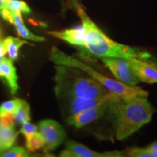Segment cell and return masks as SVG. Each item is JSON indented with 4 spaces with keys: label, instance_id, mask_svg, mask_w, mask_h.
Masks as SVG:
<instances>
[{
    "label": "cell",
    "instance_id": "cell-1",
    "mask_svg": "<svg viewBox=\"0 0 157 157\" xmlns=\"http://www.w3.org/2000/svg\"><path fill=\"white\" fill-rule=\"evenodd\" d=\"M155 110L147 97L115 98L107 113L110 117L116 139L122 140L131 136L151 120Z\"/></svg>",
    "mask_w": 157,
    "mask_h": 157
},
{
    "label": "cell",
    "instance_id": "cell-2",
    "mask_svg": "<svg viewBox=\"0 0 157 157\" xmlns=\"http://www.w3.org/2000/svg\"><path fill=\"white\" fill-rule=\"evenodd\" d=\"M77 11L84 30L83 50L89 53L100 58H121L127 60L136 58L157 61L156 58L146 50L113 40L90 18L81 7L78 6Z\"/></svg>",
    "mask_w": 157,
    "mask_h": 157
},
{
    "label": "cell",
    "instance_id": "cell-3",
    "mask_svg": "<svg viewBox=\"0 0 157 157\" xmlns=\"http://www.w3.org/2000/svg\"><path fill=\"white\" fill-rule=\"evenodd\" d=\"M56 70L55 90L58 98L66 96L99 98L105 97L111 93L77 68L56 65Z\"/></svg>",
    "mask_w": 157,
    "mask_h": 157
},
{
    "label": "cell",
    "instance_id": "cell-4",
    "mask_svg": "<svg viewBox=\"0 0 157 157\" xmlns=\"http://www.w3.org/2000/svg\"><path fill=\"white\" fill-rule=\"evenodd\" d=\"M50 60L56 65H64V66H72L82 70L84 73L88 74L94 78L95 81L99 82L104 86L109 91L114 93L115 95L121 98H130L137 96L148 97V93L137 86L125 85L115 78H111L109 76L98 71L95 68L90 67L87 64L79 60L74 58L73 56L65 53L56 47H53L50 51Z\"/></svg>",
    "mask_w": 157,
    "mask_h": 157
},
{
    "label": "cell",
    "instance_id": "cell-5",
    "mask_svg": "<svg viewBox=\"0 0 157 157\" xmlns=\"http://www.w3.org/2000/svg\"><path fill=\"white\" fill-rule=\"evenodd\" d=\"M117 97V95L114 93H111L106 99L95 106L84 110L76 114L68 117L66 118L67 123L71 126L79 129L90 124L94 121L99 120L106 114L111 101Z\"/></svg>",
    "mask_w": 157,
    "mask_h": 157
},
{
    "label": "cell",
    "instance_id": "cell-6",
    "mask_svg": "<svg viewBox=\"0 0 157 157\" xmlns=\"http://www.w3.org/2000/svg\"><path fill=\"white\" fill-rule=\"evenodd\" d=\"M102 62L109 68L117 81L125 85L134 87L140 82L133 71L129 60L121 58H103Z\"/></svg>",
    "mask_w": 157,
    "mask_h": 157
},
{
    "label": "cell",
    "instance_id": "cell-7",
    "mask_svg": "<svg viewBox=\"0 0 157 157\" xmlns=\"http://www.w3.org/2000/svg\"><path fill=\"white\" fill-rule=\"evenodd\" d=\"M38 129L45 140L47 151H53L63 142L66 133L60 123L52 119H46L39 123Z\"/></svg>",
    "mask_w": 157,
    "mask_h": 157
},
{
    "label": "cell",
    "instance_id": "cell-8",
    "mask_svg": "<svg viewBox=\"0 0 157 157\" xmlns=\"http://www.w3.org/2000/svg\"><path fill=\"white\" fill-rule=\"evenodd\" d=\"M60 156L63 157H124V151H111L98 152L92 150L84 145L74 140H68L66 149L60 152Z\"/></svg>",
    "mask_w": 157,
    "mask_h": 157
},
{
    "label": "cell",
    "instance_id": "cell-9",
    "mask_svg": "<svg viewBox=\"0 0 157 157\" xmlns=\"http://www.w3.org/2000/svg\"><path fill=\"white\" fill-rule=\"evenodd\" d=\"M111 93L105 97L99 98H82L74 96H66L58 98L60 102L63 103L65 113H67L68 117L76 114L84 110L90 109L102 103L111 95Z\"/></svg>",
    "mask_w": 157,
    "mask_h": 157
},
{
    "label": "cell",
    "instance_id": "cell-10",
    "mask_svg": "<svg viewBox=\"0 0 157 157\" xmlns=\"http://www.w3.org/2000/svg\"><path fill=\"white\" fill-rule=\"evenodd\" d=\"M133 71L140 82L149 84H157V61L129 59Z\"/></svg>",
    "mask_w": 157,
    "mask_h": 157
},
{
    "label": "cell",
    "instance_id": "cell-11",
    "mask_svg": "<svg viewBox=\"0 0 157 157\" xmlns=\"http://www.w3.org/2000/svg\"><path fill=\"white\" fill-rule=\"evenodd\" d=\"M15 116L0 117V154L13 146L17 133L15 130Z\"/></svg>",
    "mask_w": 157,
    "mask_h": 157
},
{
    "label": "cell",
    "instance_id": "cell-12",
    "mask_svg": "<svg viewBox=\"0 0 157 157\" xmlns=\"http://www.w3.org/2000/svg\"><path fill=\"white\" fill-rule=\"evenodd\" d=\"M51 36L64 41L68 44L84 48V30L82 25L75 28L64 29L62 31H55L48 32Z\"/></svg>",
    "mask_w": 157,
    "mask_h": 157
},
{
    "label": "cell",
    "instance_id": "cell-13",
    "mask_svg": "<svg viewBox=\"0 0 157 157\" xmlns=\"http://www.w3.org/2000/svg\"><path fill=\"white\" fill-rule=\"evenodd\" d=\"M0 78H4L7 82L12 95H15L18 90L17 75L11 59L4 57L0 61Z\"/></svg>",
    "mask_w": 157,
    "mask_h": 157
},
{
    "label": "cell",
    "instance_id": "cell-14",
    "mask_svg": "<svg viewBox=\"0 0 157 157\" xmlns=\"http://www.w3.org/2000/svg\"><path fill=\"white\" fill-rule=\"evenodd\" d=\"M13 25H15L17 34L22 38L30 39L34 42H43L44 41V37L37 36L31 32L23 24V18L21 16V12L13 11Z\"/></svg>",
    "mask_w": 157,
    "mask_h": 157
},
{
    "label": "cell",
    "instance_id": "cell-15",
    "mask_svg": "<svg viewBox=\"0 0 157 157\" xmlns=\"http://www.w3.org/2000/svg\"><path fill=\"white\" fill-rule=\"evenodd\" d=\"M3 42L5 43L6 48H7V53L10 58L13 61L16 60L18 58L19 50L21 46L23 44H28V42L25 41L21 40L19 38H15L13 36H8L3 40Z\"/></svg>",
    "mask_w": 157,
    "mask_h": 157
},
{
    "label": "cell",
    "instance_id": "cell-16",
    "mask_svg": "<svg viewBox=\"0 0 157 157\" xmlns=\"http://www.w3.org/2000/svg\"><path fill=\"white\" fill-rule=\"evenodd\" d=\"M23 100L13 99L11 101H6L0 105V117H6V116L14 115L17 110L22 105Z\"/></svg>",
    "mask_w": 157,
    "mask_h": 157
},
{
    "label": "cell",
    "instance_id": "cell-17",
    "mask_svg": "<svg viewBox=\"0 0 157 157\" xmlns=\"http://www.w3.org/2000/svg\"><path fill=\"white\" fill-rule=\"evenodd\" d=\"M26 141V148L29 152H34L45 146V140L40 132H35Z\"/></svg>",
    "mask_w": 157,
    "mask_h": 157
},
{
    "label": "cell",
    "instance_id": "cell-18",
    "mask_svg": "<svg viewBox=\"0 0 157 157\" xmlns=\"http://www.w3.org/2000/svg\"><path fill=\"white\" fill-rule=\"evenodd\" d=\"M30 120V108L25 101H23L22 105L15 114V121L19 124H23Z\"/></svg>",
    "mask_w": 157,
    "mask_h": 157
},
{
    "label": "cell",
    "instance_id": "cell-19",
    "mask_svg": "<svg viewBox=\"0 0 157 157\" xmlns=\"http://www.w3.org/2000/svg\"><path fill=\"white\" fill-rule=\"evenodd\" d=\"M5 8L12 11H20L25 14L31 13L29 5L21 0H7L5 2Z\"/></svg>",
    "mask_w": 157,
    "mask_h": 157
},
{
    "label": "cell",
    "instance_id": "cell-20",
    "mask_svg": "<svg viewBox=\"0 0 157 157\" xmlns=\"http://www.w3.org/2000/svg\"><path fill=\"white\" fill-rule=\"evenodd\" d=\"M125 156L128 157H154L148 146L144 148H130L124 150Z\"/></svg>",
    "mask_w": 157,
    "mask_h": 157
},
{
    "label": "cell",
    "instance_id": "cell-21",
    "mask_svg": "<svg viewBox=\"0 0 157 157\" xmlns=\"http://www.w3.org/2000/svg\"><path fill=\"white\" fill-rule=\"evenodd\" d=\"M37 132V127L34 124L27 121L23 124L22 127L20 129V132L23 134L25 137V140L29 139L31 135H33L35 132Z\"/></svg>",
    "mask_w": 157,
    "mask_h": 157
},
{
    "label": "cell",
    "instance_id": "cell-22",
    "mask_svg": "<svg viewBox=\"0 0 157 157\" xmlns=\"http://www.w3.org/2000/svg\"><path fill=\"white\" fill-rule=\"evenodd\" d=\"M28 156V153L22 147H15L1 155V156L5 157H27Z\"/></svg>",
    "mask_w": 157,
    "mask_h": 157
},
{
    "label": "cell",
    "instance_id": "cell-23",
    "mask_svg": "<svg viewBox=\"0 0 157 157\" xmlns=\"http://www.w3.org/2000/svg\"><path fill=\"white\" fill-rule=\"evenodd\" d=\"M0 15L5 21L13 24V11L7 8H3L0 10Z\"/></svg>",
    "mask_w": 157,
    "mask_h": 157
},
{
    "label": "cell",
    "instance_id": "cell-24",
    "mask_svg": "<svg viewBox=\"0 0 157 157\" xmlns=\"http://www.w3.org/2000/svg\"><path fill=\"white\" fill-rule=\"evenodd\" d=\"M7 48H6L5 43L3 42V41H1V42H0V61H1L2 59L5 57V54L7 53Z\"/></svg>",
    "mask_w": 157,
    "mask_h": 157
},
{
    "label": "cell",
    "instance_id": "cell-25",
    "mask_svg": "<svg viewBox=\"0 0 157 157\" xmlns=\"http://www.w3.org/2000/svg\"><path fill=\"white\" fill-rule=\"evenodd\" d=\"M151 148L154 156L155 157H157V141L151 144Z\"/></svg>",
    "mask_w": 157,
    "mask_h": 157
},
{
    "label": "cell",
    "instance_id": "cell-26",
    "mask_svg": "<svg viewBox=\"0 0 157 157\" xmlns=\"http://www.w3.org/2000/svg\"><path fill=\"white\" fill-rule=\"evenodd\" d=\"M3 8H5V0H0V10Z\"/></svg>",
    "mask_w": 157,
    "mask_h": 157
},
{
    "label": "cell",
    "instance_id": "cell-27",
    "mask_svg": "<svg viewBox=\"0 0 157 157\" xmlns=\"http://www.w3.org/2000/svg\"><path fill=\"white\" fill-rule=\"evenodd\" d=\"M0 42H1V31H0Z\"/></svg>",
    "mask_w": 157,
    "mask_h": 157
},
{
    "label": "cell",
    "instance_id": "cell-28",
    "mask_svg": "<svg viewBox=\"0 0 157 157\" xmlns=\"http://www.w3.org/2000/svg\"><path fill=\"white\" fill-rule=\"evenodd\" d=\"M5 2H6V1H7V0H5Z\"/></svg>",
    "mask_w": 157,
    "mask_h": 157
}]
</instances>
